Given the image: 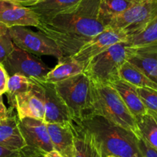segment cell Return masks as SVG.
<instances>
[{"label":"cell","mask_w":157,"mask_h":157,"mask_svg":"<svg viewBox=\"0 0 157 157\" xmlns=\"http://www.w3.org/2000/svg\"><path fill=\"white\" fill-rule=\"evenodd\" d=\"M14 44L19 48L36 56H53L60 59L62 53L56 43L42 32H35L25 26L9 28Z\"/></svg>","instance_id":"obj_7"},{"label":"cell","mask_w":157,"mask_h":157,"mask_svg":"<svg viewBox=\"0 0 157 157\" xmlns=\"http://www.w3.org/2000/svg\"><path fill=\"white\" fill-rule=\"evenodd\" d=\"M47 128L54 150L64 157H73L74 133L71 121L67 124H47Z\"/></svg>","instance_id":"obj_16"},{"label":"cell","mask_w":157,"mask_h":157,"mask_svg":"<svg viewBox=\"0 0 157 157\" xmlns=\"http://www.w3.org/2000/svg\"><path fill=\"white\" fill-rule=\"evenodd\" d=\"M14 47L9 28L0 23V63H2L10 55Z\"/></svg>","instance_id":"obj_26"},{"label":"cell","mask_w":157,"mask_h":157,"mask_svg":"<svg viewBox=\"0 0 157 157\" xmlns=\"http://www.w3.org/2000/svg\"><path fill=\"white\" fill-rule=\"evenodd\" d=\"M6 1L10 2L15 3V4L19 5V6H25V7H30L39 2L41 0H6Z\"/></svg>","instance_id":"obj_32"},{"label":"cell","mask_w":157,"mask_h":157,"mask_svg":"<svg viewBox=\"0 0 157 157\" xmlns=\"http://www.w3.org/2000/svg\"><path fill=\"white\" fill-rule=\"evenodd\" d=\"M41 157H64L59 152H58L55 150H52L51 151L48 152V153H44Z\"/></svg>","instance_id":"obj_34"},{"label":"cell","mask_w":157,"mask_h":157,"mask_svg":"<svg viewBox=\"0 0 157 157\" xmlns=\"http://www.w3.org/2000/svg\"><path fill=\"white\" fill-rule=\"evenodd\" d=\"M132 51L127 41L117 43L87 61L83 72L94 82L110 84L120 78V68Z\"/></svg>","instance_id":"obj_4"},{"label":"cell","mask_w":157,"mask_h":157,"mask_svg":"<svg viewBox=\"0 0 157 157\" xmlns=\"http://www.w3.org/2000/svg\"><path fill=\"white\" fill-rule=\"evenodd\" d=\"M0 146L15 151L27 147L19 128V120L13 112L7 119L0 121Z\"/></svg>","instance_id":"obj_17"},{"label":"cell","mask_w":157,"mask_h":157,"mask_svg":"<svg viewBox=\"0 0 157 157\" xmlns=\"http://www.w3.org/2000/svg\"><path fill=\"white\" fill-rule=\"evenodd\" d=\"M84 65L72 56H63L58 63L44 77V82L55 84L84 71Z\"/></svg>","instance_id":"obj_20"},{"label":"cell","mask_w":157,"mask_h":157,"mask_svg":"<svg viewBox=\"0 0 157 157\" xmlns=\"http://www.w3.org/2000/svg\"><path fill=\"white\" fill-rule=\"evenodd\" d=\"M2 64L8 75L20 74L38 81H44V77L51 70L38 56L15 45L13 51Z\"/></svg>","instance_id":"obj_8"},{"label":"cell","mask_w":157,"mask_h":157,"mask_svg":"<svg viewBox=\"0 0 157 157\" xmlns=\"http://www.w3.org/2000/svg\"><path fill=\"white\" fill-rule=\"evenodd\" d=\"M35 84V80L31 79L20 74H14L9 77L7 83V94L8 101L10 104V109H15V97L18 94L28 91L31 90Z\"/></svg>","instance_id":"obj_23"},{"label":"cell","mask_w":157,"mask_h":157,"mask_svg":"<svg viewBox=\"0 0 157 157\" xmlns=\"http://www.w3.org/2000/svg\"><path fill=\"white\" fill-rule=\"evenodd\" d=\"M119 78L136 86V87H145L157 90V83L127 61H126L120 68Z\"/></svg>","instance_id":"obj_22"},{"label":"cell","mask_w":157,"mask_h":157,"mask_svg":"<svg viewBox=\"0 0 157 157\" xmlns=\"http://www.w3.org/2000/svg\"><path fill=\"white\" fill-rule=\"evenodd\" d=\"M0 23L8 28L14 26H34L37 28L40 19L30 7L0 0Z\"/></svg>","instance_id":"obj_13"},{"label":"cell","mask_w":157,"mask_h":157,"mask_svg":"<svg viewBox=\"0 0 157 157\" xmlns=\"http://www.w3.org/2000/svg\"><path fill=\"white\" fill-rule=\"evenodd\" d=\"M19 151L9 150L0 146V157H16Z\"/></svg>","instance_id":"obj_33"},{"label":"cell","mask_w":157,"mask_h":157,"mask_svg":"<svg viewBox=\"0 0 157 157\" xmlns=\"http://www.w3.org/2000/svg\"><path fill=\"white\" fill-rule=\"evenodd\" d=\"M127 62L134 65L157 83V43L141 47H133Z\"/></svg>","instance_id":"obj_15"},{"label":"cell","mask_w":157,"mask_h":157,"mask_svg":"<svg viewBox=\"0 0 157 157\" xmlns=\"http://www.w3.org/2000/svg\"><path fill=\"white\" fill-rule=\"evenodd\" d=\"M44 94V118L46 124H67L72 117L66 104L58 95L54 84L39 81Z\"/></svg>","instance_id":"obj_12"},{"label":"cell","mask_w":157,"mask_h":157,"mask_svg":"<svg viewBox=\"0 0 157 157\" xmlns=\"http://www.w3.org/2000/svg\"><path fill=\"white\" fill-rule=\"evenodd\" d=\"M136 124L140 137L157 150V120L154 115L148 111L136 120Z\"/></svg>","instance_id":"obj_24"},{"label":"cell","mask_w":157,"mask_h":157,"mask_svg":"<svg viewBox=\"0 0 157 157\" xmlns=\"http://www.w3.org/2000/svg\"><path fill=\"white\" fill-rule=\"evenodd\" d=\"M13 112L12 109H9L8 110L6 108V105L3 103V98L2 95L0 94V121H5V120L7 119L9 116H10L11 113Z\"/></svg>","instance_id":"obj_30"},{"label":"cell","mask_w":157,"mask_h":157,"mask_svg":"<svg viewBox=\"0 0 157 157\" xmlns=\"http://www.w3.org/2000/svg\"><path fill=\"white\" fill-rule=\"evenodd\" d=\"M106 157H117V156H106Z\"/></svg>","instance_id":"obj_36"},{"label":"cell","mask_w":157,"mask_h":157,"mask_svg":"<svg viewBox=\"0 0 157 157\" xmlns=\"http://www.w3.org/2000/svg\"><path fill=\"white\" fill-rule=\"evenodd\" d=\"M9 75H8L3 64L0 63V94L2 95L7 90V83Z\"/></svg>","instance_id":"obj_29"},{"label":"cell","mask_w":157,"mask_h":157,"mask_svg":"<svg viewBox=\"0 0 157 157\" xmlns=\"http://www.w3.org/2000/svg\"><path fill=\"white\" fill-rule=\"evenodd\" d=\"M157 15V0H142L113 18L107 27L124 32L128 37L142 32Z\"/></svg>","instance_id":"obj_6"},{"label":"cell","mask_w":157,"mask_h":157,"mask_svg":"<svg viewBox=\"0 0 157 157\" xmlns=\"http://www.w3.org/2000/svg\"><path fill=\"white\" fill-rule=\"evenodd\" d=\"M19 128L28 147L41 155L54 150L47 128L42 120L25 117L19 120Z\"/></svg>","instance_id":"obj_10"},{"label":"cell","mask_w":157,"mask_h":157,"mask_svg":"<svg viewBox=\"0 0 157 157\" xmlns=\"http://www.w3.org/2000/svg\"><path fill=\"white\" fill-rule=\"evenodd\" d=\"M136 90L147 110L157 115V90L145 87H136Z\"/></svg>","instance_id":"obj_27"},{"label":"cell","mask_w":157,"mask_h":157,"mask_svg":"<svg viewBox=\"0 0 157 157\" xmlns=\"http://www.w3.org/2000/svg\"><path fill=\"white\" fill-rule=\"evenodd\" d=\"M93 115L102 117L140 137L136 119L111 84L92 81V110L89 116Z\"/></svg>","instance_id":"obj_3"},{"label":"cell","mask_w":157,"mask_h":157,"mask_svg":"<svg viewBox=\"0 0 157 157\" xmlns=\"http://www.w3.org/2000/svg\"><path fill=\"white\" fill-rule=\"evenodd\" d=\"M15 109L18 120L31 117L44 121V94L39 81L35 80L31 90L18 94L15 97Z\"/></svg>","instance_id":"obj_11"},{"label":"cell","mask_w":157,"mask_h":157,"mask_svg":"<svg viewBox=\"0 0 157 157\" xmlns=\"http://www.w3.org/2000/svg\"><path fill=\"white\" fill-rule=\"evenodd\" d=\"M140 1L142 0H100L99 18L107 26L113 18Z\"/></svg>","instance_id":"obj_21"},{"label":"cell","mask_w":157,"mask_h":157,"mask_svg":"<svg viewBox=\"0 0 157 157\" xmlns=\"http://www.w3.org/2000/svg\"><path fill=\"white\" fill-rule=\"evenodd\" d=\"M94 136L103 157H144L139 147V136L101 116H88L79 121Z\"/></svg>","instance_id":"obj_2"},{"label":"cell","mask_w":157,"mask_h":157,"mask_svg":"<svg viewBox=\"0 0 157 157\" xmlns=\"http://www.w3.org/2000/svg\"><path fill=\"white\" fill-rule=\"evenodd\" d=\"M42 155L38 153L35 150H32V149L29 148V147H25L21 150L17 155L16 157H41Z\"/></svg>","instance_id":"obj_31"},{"label":"cell","mask_w":157,"mask_h":157,"mask_svg":"<svg viewBox=\"0 0 157 157\" xmlns=\"http://www.w3.org/2000/svg\"><path fill=\"white\" fill-rule=\"evenodd\" d=\"M128 36L124 32L111 27H107L103 32L94 36L78 50L73 58L84 64L92 58L107 50L113 44L125 42Z\"/></svg>","instance_id":"obj_9"},{"label":"cell","mask_w":157,"mask_h":157,"mask_svg":"<svg viewBox=\"0 0 157 157\" xmlns=\"http://www.w3.org/2000/svg\"><path fill=\"white\" fill-rule=\"evenodd\" d=\"M100 0H82L75 10L40 21L38 31L53 40L63 56H73L107 27L99 18Z\"/></svg>","instance_id":"obj_1"},{"label":"cell","mask_w":157,"mask_h":157,"mask_svg":"<svg viewBox=\"0 0 157 157\" xmlns=\"http://www.w3.org/2000/svg\"><path fill=\"white\" fill-rule=\"evenodd\" d=\"M113 88L117 91L127 108L129 109L136 121L148 112L138 94L136 86L119 78L110 83Z\"/></svg>","instance_id":"obj_18"},{"label":"cell","mask_w":157,"mask_h":157,"mask_svg":"<svg viewBox=\"0 0 157 157\" xmlns=\"http://www.w3.org/2000/svg\"><path fill=\"white\" fill-rule=\"evenodd\" d=\"M127 42L131 47H141L157 43V15L142 32L128 37Z\"/></svg>","instance_id":"obj_25"},{"label":"cell","mask_w":157,"mask_h":157,"mask_svg":"<svg viewBox=\"0 0 157 157\" xmlns=\"http://www.w3.org/2000/svg\"><path fill=\"white\" fill-rule=\"evenodd\" d=\"M82 0H41L30 6L38 15L40 21H48L57 15L73 12Z\"/></svg>","instance_id":"obj_19"},{"label":"cell","mask_w":157,"mask_h":157,"mask_svg":"<svg viewBox=\"0 0 157 157\" xmlns=\"http://www.w3.org/2000/svg\"><path fill=\"white\" fill-rule=\"evenodd\" d=\"M71 127L74 133L73 157H103L94 136L79 121L72 119Z\"/></svg>","instance_id":"obj_14"},{"label":"cell","mask_w":157,"mask_h":157,"mask_svg":"<svg viewBox=\"0 0 157 157\" xmlns=\"http://www.w3.org/2000/svg\"><path fill=\"white\" fill-rule=\"evenodd\" d=\"M149 112H150V111H149ZM150 113H151V112H150ZM153 114L154 115L155 117H156V120H157V115H156V114H155V113H153Z\"/></svg>","instance_id":"obj_35"},{"label":"cell","mask_w":157,"mask_h":157,"mask_svg":"<svg viewBox=\"0 0 157 157\" xmlns=\"http://www.w3.org/2000/svg\"><path fill=\"white\" fill-rule=\"evenodd\" d=\"M54 85L68 108L72 119L81 121L90 114L92 81L84 72L55 83Z\"/></svg>","instance_id":"obj_5"},{"label":"cell","mask_w":157,"mask_h":157,"mask_svg":"<svg viewBox=\"0 0 157 157\" xmlns=\"http://www.w3.org/2000/svg\"><path fill=\"white\" fill-rule=\"evenodd\" d=\"M139 147L144 157H157V150L147 144L142 137L139 138Z\"/></svg>","instance_id":"obj_28"}]
</instances>
